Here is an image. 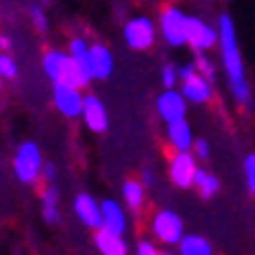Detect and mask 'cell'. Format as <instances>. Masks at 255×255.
I'll use <instances>...</instances> for the list:
<instances>
[{
    "label": "cell",
    "mask_w": 255,
    "mask_h": 255,
    "mask_svg": "<svg viewBox=\"0 0 255 255\" xmlns=\"http://www.w3.org/2000/svg\"><path fill=\"white\" fill-rule=\"evenodd\" d=\"M217 31H220V56H222V67L230 82V92L235 97L238 105L248 108L253 95H250V84H248V74H245V64H243V54H240V44H238V31L235 23L227 13L220 15L217 20Z\"/></svg>",
    "instance_id": "1"
},
{
    "label": "cell",
    "mask_w": 255,
    "mask_h": 255,
    "mask_svg": "<svg viewBox=\"0 0 255 255\" xmlns=\"http://www.w3.org/2000/svg\"><path fill=\"white\" fill-rule=\"evenodd\" d=\"M69 54L77 61V69L84 79V84L92 82V59H90V46L84 44V38H72L69 41Z\"/></svg>",
    "instance_id": "17"
},
{
    "label": "cell",
    "mask_w": 255,
    "mask_h": 255,
    "mask_svg": "<svg viewBox=\"0 0 255 255\" xmlns=\"http://www.w3.org/2000/svg\"><path fill=\"white\" fill-rule=\"evenodd\" d=\"M95 245L102 255H128V245L123 240V235H118V232H110L100 227L95 232Z\"/></svg>",
    "instance_id": "16"
},
{
    "label": "cell",
    "mask_w": 255,
    "mask_h": 255,
    "mask_svg": "<svg viewBox=\"0 0 255 255\" xmlns=\"http://www.w3.org/2000/svg\"><path fill=\"white\" fill-rule=\"evenodd\" d=\"M191 148H194V153H197V158H209V143L204 140V138H197L194 140V145H191Z\"/></svg>",
    "instance_id": "28"
},
{
    "label": "cell",
    "mask_w": 255,
    "mask_h": 255,
    "mask_svg": "<svg viewBox=\"0 0 255 255\" xmlns=\"http://www.w3.org/2000/svg\"><path fill=\"white\" fill-rule=\"evenodd\" d=\"M176 79H179V67H176V64H163V67H161V84H163V87L174 90Z\"/></svg>",
    "instance_id": "23"
},
{
    "label": "cell",
    "mask_w": 255,
    "mask_h": 255,
    "mask_svg": "<svg viewBox=\"0 0 255 255\" xmlns=\"http://www.w3.org/2000/svg\"><path fill=\"white\" fill-rule=\"evenodd\" d=\"M44 220H46L49 225H56V222H59V212H56V207H44Z\"/></svg>",
    "instance_id": "31"
},
{
    "label": "cell",
    "mask_w": 255,
    "mask_h": 255,
    "mask_svg": "<svg viewBox=\"0 0 255 255\" xmlns=\"http://www.w3.org/2000/svg\"><path fill=\"white\" fill-rule=\"evenodd\" d=\"M31 18H33V23H36V28L44 33L46 28H49V23H46V15H44V10L41 8H31Z\"/></svg>",
    "instance_id": "26"
},
{
    "label": "cell",
    "mask_w": 255,
    "mask_h": 255,
    "mask_svg": "<svg viewBox=\"0 0 255 255\" xmlns=\"http://www.w3.org/2000/svg\"><path fill=\"white\" fill-rule=\"evenodd\" d=\"M44 72L54 84H74V87H84V79L77 69V61L72 54H64L59 49H51L44 54Z\"/></svg>",
    "instance_id": "2"
},
{
    "label": "cell",
    "mask_w": 255,
    "mask_h": 255,
    "mask_svg": "<svg viewBox=\"0 0 255 255\" xmlns=\"http://www.w3.org/2000/svg\"><path fill=\"white\" fill-rule=\"evenodd\" d=\"M245 181H248V191L255 194V153L245 158Z\"/></svg>",
    "instance_id": "25"
},
{
    "label": "cell",
    "mask_w": 255,
    "mask_h": 255,
    "mask_svg": "<svg viewBox=\"0 0 255 255\" xmlns=\"http://www.w3.org/2000/svg\"><path fill=\"white\" fill-rule=\"evenodd\" d=\"M102 227L110 230V232H118V235H123L125 227H128V220H125V212L120 204H115L113 199L102 202Z\"/></svg>",
    "instance_id": "18"
},
{
    "label": "cell",
    "mask_w": 255,
    "mask_h": 255,
    "mask_svg": "<svg viewBox=\"0 0 255 255\" xmlns=\"http://www.w3.org/2000/svg\"><path fill=\"white\" fill-rule=\"evenodd\" d=\"M197 158L189 151H176L171 156V163H168V176L179 189H189L194 186V176H197Z\"/></svg>",
    "instance_id": "8"
},
{
    "label": "cell",
    "mask_w": 255,
    "mask_h": 255,
    "mask_svg": "<svg viewBox=\"0 0 255 255\" xmlns=\"http://www.w3.org/2000/svg\"><path fill=\"white\" fill-rule=\"evenodd\" d=\"M179 255H212V245L199 235H184L179 243Z\"/></svg>",
    "instance_id": "20"
},
{
    "label": "cell",
    "mask_w": 255,
    "mask_h": 255,
    "mask_svg": "<svg viewBox=\"0 0 255 255\" xmlns=\"http://www.w3.org/2000/svg\"><path fill=\"white\" fill-rule=\"evenodd\" d=\"M0 49H3V51L10 49V38H8V36H0Z\"/></svg>",
    "instance_id": "33"
},
{
    "label": "cell",
    "mask_w": 255,
    "mask_h": 255,
    "mask_svg": "<svg viewBox=\"0 0 255 255\" xmlns=\"http://www.w3.org/2000/svg\"><path fill=\"white\" fill-rule=\"evenodd\" d=\"M41 168H44V158L41 151L33 140H26L18 145V151L13 156V171L23 184H33L41 176Z\"/></svg>",
    "instance_id": "4"
},
{
    "label": "cell",
    "mask_w": 255,
    "mask_h": 255,
    "mask_svg": "<svg viewBox=\"0 0 255 255\" xmlns=\"http://www.w3.org/2000/svg\"><path fill=\"white\" fill-rule=\"evenodd\" d=\"M82 118H84V123H87V128L92 133H105L108 130V113H105V105H102L100 97H95V95L84 97Z\"/></svg>",
    "instance_id": "12"
},
{
    "label": "cell",
    "mask_w": 255,
    "mask_h": 255,
    "mask_svg": "<svg viewBox=\"0 0 255 255\" xmlns=\"http://www.w3.org/2000/svg\"><path fill=\"white\" fill-rule=\"evenodd\" d=\"M158 28L161 36L168 46H186V38H189V15L179 8V5H166L158 15Z\"/></svg>",
    "instance_id": "3"
},
{
    "label": "cell",
    "mask_w": 255,
    "mask_h": 255,
    "mask_svg": "<svg viewBox=\"0 0 255 255\" xmlns=\"http://www.w3.org/2000/svg\"><path fill=\"white\" fill-rule=\"evenodd\" d=\"M0 110H3V105H0Z\"/></svg>",
    "instance_id": "36"
},
{
    "label": "cell",
    "mask_w": 255,
    "mask_h": 255,
    "mask_svg": "<svg viewBox=\"0 0 255 255\" xmlns=\"http://www.w3.org/2000/svg\"><path fill=\"white\" fill-rule=\"evenodd\" d=\"M143 189H145V186H143V181H138V179H128V181L123 184V199H125L128 209H133V212L143 209V204H145V191H143Z\"/></svg>",
    "instance_id": "19"
},
{
    "label": "cell",
    "mask_w": 255,
    "mask_h": 255,
    "mask_svg": "<svg viewBox=\"0 0 255 255\" xmlns=\"http://www.w3.org/2000/svg\"><path fill=\"white\" fill-rule=\"evenodd\" d=\"M41 3H49V0H41Z\"/></svg>",
    "instance_id": "35"
},
{
    "label": "cell",
    "mask_w": 255,
    "mask_h": 255,
    "mask_svg": "<svg viewBox=\"0 0 255 255\" xmlns=\"http://www.w3.org/2000/svg\"><path fill=\"white\" fill-rule=\"evenodd\" d=\"M194 186H197V191L202 194V199H212V197L217 194V189H220V179L212 176L209 171H204V168H197Z\"/></svg>",
    "instance_id": "21"
},
{
    "label": "cell",
    "mask_w": 255,
    "mask_h": 255,
    "mask_svg": "<svg viewBox=\"0 0 255 255\" xmlns=\"http://www.w3.org/2000/svg\"><path fill=\"white\" fill-rule=\"evenodd\" d=\"M41 176L46 179V184H54V179H56V168H54L51 163H44V168H41Z\"/></svg>",
    "instance_id": "30"
},
{
    "label": "cell",
    "mask_w": 255,
    "mask_h": 255,
    "mask_svg": "<svg viewBox=\"0 0 255 255\" xmlns=\"http://www.w3.org/2000/svg\"><path fill=\"white\" fill-rule=\"evenodd\" d=\"M74 215L92 230H100L102 227V207L90 197V194H79L74 199Z\"/></svg>",
    "instance_id": "13"
},
{
    "label": "cell",
    "mask_w": 255,
    "mask_h": 255,
    "mask_svg": "<svg viewBox=\"0 0 255 255\" xmlns=\"http://www.w3.org/2000/svg\"><path fill=\"white\" fill-rule=\"evenodd\" d=\"M135 255H161V253H158V248H156L151 240H143V243H138Z\"/></svg>",
    "instance_id": "29"
},
{
    "label": "cell",
    "mask_w": 255,
    "mask_h": 255,
    "mask_svg": "<svg viewBox=\"0 0 255 255\" xmlns=\"http://www.w3.org/2000/svg\"><path fill=\"white\" fill-rule=\"evenodd\" d=\"M220 41V31L215 26H209L207 20H202L199 15H189V38L186 44L197 51H209L212 46H217Z\"/></svg>",
    "instance_id": "7"
},
{
    "label": "cell",
    "mask_w": 255,
    "mask_h": 255,
    "mask_svg": "<svg viewBox=\"0 0 255 255\" xmlns=\"http://www.w3.org/2000/svg\"><path fill=\"white\" fill-rule=\"evenodd\" d=\"M156 113L163 123H176L186 118V97L181 90H163L156 100Z\"/></svg>",
    "instance_id": "10"
},
{
    "label": "cell",
    "mask_w": 255,
    "mask_h": 255,
    "mask_svg": "<svg viewBox=\"0 0 255 255\" xmlns=\"http://www.w3.org/2000/svg\"><path fill=\"white\" fill-rule=\"evenodd\" d=\"M140 181H143V186H151V184H153V174L148 171V168H143V174H140Z\"/></svg>",
    "instance_id": "32"
},
{
    "label": "cell",
    "mask_w": 255,
    "mask_h": 255,
    "mask_svg": "<svg viewBox=\"0 0 255 255\" xmlns=\"http://www.w3.org/2000/svg\"><path fill=\"white\" fill-rule=\"evenodd\" d=\"M123 36H125L128 49H133V51H145V49H151L153 41H156V26H153L151 18L135 15V18H130V20L125 23Z\"/></svg>",
    "instance_id": "5"
},
{
    "label": "cell",
    "mask_w": 255,
    "mask_h": 255,
    "mask_svg": "<svg viewBox=\"0 0 255 255\" xmlns=\"http://www.w3.org/2000/svg\"><path fill=\"white\" fill-rule=\"evenodd\" d=\"M54 108H56L64 118H77V115H82L84 97H82L79 87H74V84H54Z\"/></svg>",
    "instance_id": "9"
},
{
    "label": "cell",
    "mask_w": 255,
    "mask_h": 255,
    "mask_svg": "<svg viewBox=\"0 0 255 255\" xmlns=\"http://www.w3.org/2000/svg\"><path fill=\"white\" fill-rule=\"evenodd\" d=\"M90 59H92V79H108L113 74L115 59L108 46H102V44L90 46Z\"/></svg>",
    "instance_id": "15"
},
{
    "label": "cell",
    "mask_w": 255,
    "mask_h": 255,
    "mask_svg": "<svg viewBox=\"0 0 255 255\" xmlns=\"http://www.w3.org/2000/svg\"><path fill=\"white\" fill-rule=\"evenodd\" d=\"M197 72L202 74V77H207L209 82H215V77H217V69H215V64H212L207 56H204V51H197Z\"/></svg>",
    "instance_id": "22"
},
{
    "label": "cell",
    "mask_w": 255,
    "mask_h": 255,
    "mask_svg": "<svg viewBox=\"0 0 255 255\" xmlns=\"http://www.w3.org/2000/svg\"><path fill=\"white\" fill-rule=\"evenodd\" d=\"M181 95L186 97V102L204 105L212 100V82L207 77H202L199 72H194L191 77L181 79Z\"/></svg>",
    "instance_id": "11"
},
{
    "label": "cell",
    "mask_w": 255,
    "mask_h": 255,
    "mask_svg": "<svg viewBox=\"0 0 255 255\" xmlns=\"http://www.w3.org/2000/svg\"><path fill=\"white\" fill-rule=\"evenodd\" d=\"M151 230H153L156 240H161L163 245H179L181 238H184V222L171 209L156 212L153 220H151Z\"/></svg>",
    "instance_id": "6"
},
{
    "label": "cell",
    "mask_w": 255,
    "mask_h": 255,
    "mask_svg": "<svg viewBox=\"0 0 255 255\" xmlns=\"http://www.w3.org/2000/svg\"><path fill=\"white\" fill-rule=\"evenodd\" d=\"M18 74V67H15V61L8 56V54H0V77H5V79H13Z\"/></svg>",
    "instance_id": "24"
},
{
    "label": "cell",
    "mask_w": 255,
    "mask_h": 255,
    "mask_svg": "<svg viewBox=\"0 0 255 255\" xmlns=\"http://www.w3.org/2000/svg\"><path fill=\"white\" fill-rule=\"evenodd\" d=\"M166 138L174 151H189L194 145V133H191V125L186 123V118L176 123H166Z\"/></svg>",
    "instance_id": "14"
},
{
    "label": "cell",
    "mask_w": 255,
    "mask_h": 255,
    "mask_svg": "<svg viewBox=\"0 0 255 255\" xmlns=\"http://www.w3.org/2000/svg\"><path fill=\"white\" fill-rule=\"evenodd\" d=\"M161 255H174V253H161Z\"/></svg>",
    "instance_id": "34"
},
{
    "label": "cell",
    "mask_w": 255,
    "mask_h": 255,
    "mask_svg": "<svg viewBox=\"0 0 255 255\" xmlns=\"http://www.w3.org/2000/svg\"><path fill=\"white\" fill-rule=\"evenodd\" d=\"M56 202H59V191L54 184H49L44 189V207H56Z\"/></svg>",
    "instance_id": "27"
}]
</instances>
